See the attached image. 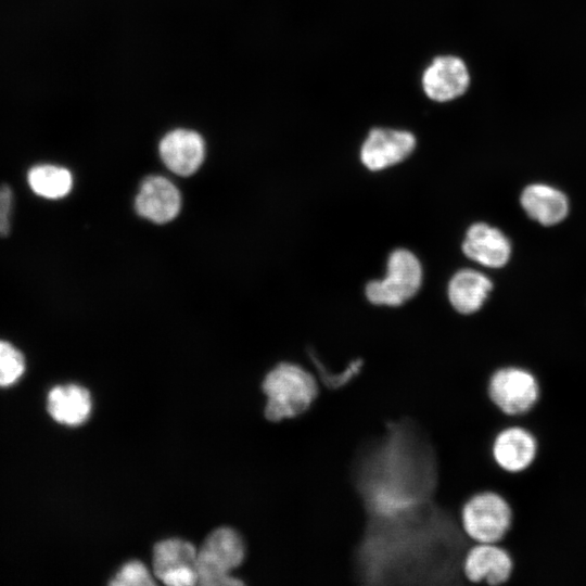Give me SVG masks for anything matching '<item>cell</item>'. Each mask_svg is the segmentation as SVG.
I'll use <instances>...</instances> for the list:
<instances>
[{"label": "cell", "instance_id": "6da1fadb", "mask_svg": "<svg viewBox=\"0 0 586 586\" xmlns=\"http://www.w3.org/2000/svg\"><path fill=\"white\" fill-rule=\"evenodd\" d=\"M264 416L272 423H281L304 415L320 392L316 375L306 367L282 361L270 369L263 382Z\"/></svg>", "mask_w": 586, "mask_h": 586}, {"label": "cell", "instance_id": "7a4b0ae2", "mask_svg": "<svg viewBox=\"0 0 586 586\" xmlns=\"http://www.w3.org/2000/svg\"><path fill=\"white\" fill-rule=\"evenodd\" d=\"M459 523L471 543H500L512 527L513 510L502 494L484 488L462 502Z\"/></svg>", "mask_w": 586, "mask_h": 586}, {"label": "cell", "instance_id": "3957f363", "mask_svg": "<svg viewBox=\"0 0 586 586\" xmlns=\"http://www.w3.org/2000/svg\"><path fill=\"white\" fill-rule=\"evenodd\" d=\"M245 557L242 537L230 527H218L202 543L196 553L198 584L233 586L243 582L230 575Z\"/></svg>", "mask_w": 586, "mask_h": 586}, {"label": "cell", "instance_id": "277c9868", "mask_svg": "<svg viewBox=\"0 0 586 586\" xmlns=\"http://www.w3.org/2000/svg\"><path fill=\"white\" fill-rule=\"evenodd\" d=\"M486 397L502 415L523 416L540 398V384L533 372L517 366L496 369L486 381Z\"/></svg>", "mask_w": 586, "mask_h": 586}, {"label": "cell", "instance_id": "5b68a950", "mask_svg": "<svg viewBox=\"0 0 586 586\" xmlns=\"http://www.w3.org/2000/svg\"><path fill=\"white\" fill-rule=\"evenodd\" d=\"M422 268L419 259L408 250H395L388 257L384 279L370 281L366 296L374 305L399 306L420 289Z\"/></svg>", "mask_w": 586, "mask_h": 586}, {"label": "cell", "instance_id": "8992f818", "mask_svg": "<svg viewBox=\"0 0 586 586\" xmlns=\"http://www.w3.org/2000/svg\"><path fill=\"white\" fill-rule=\"evenodd\" d=\"M461 569L468 583L498 586L510 579L514 562L500 543H472L463 555Z\"/></svg>", "mask_w": 586, "mask_h": 586}, {"label": "cell", "instance_id": "52a82bcc", "mask_svg": "<svg viewBox=\"0 0 586 586\" xmlns=\"http://www.w3.org/2000/svg\"><path fill=\"white\" fill-rule=\"evenodd\" d=\"M538 442L528 429L508 425L491 440L489 456L495 466L506 473L526 471L536 460Z\"/></svg>", "mask_w": 586, "mask_h": 586}, {"label": "cell", "instance_id": "ba28073f", "mask_svg": "<svg viewBox=\"0 0 586 586\" xmlns=\"http://www.w3.org/2000/svg\"><path fill=\"white\" fill-rule=\"evenodd\" d=\"M195 547L183 539L168 538L153 549V572L163 584L192 586L198 584Z\"/></svg>", "mask_w": 586, "mask_h": 586}, {"label": "cell", "instance_id": "9c48e42d", "mask_svg": "<svg viewBox=\"0 0 586 586\" xmlns=\"http://www.w3.org/2000/svg\"><path fill=\"white\" fill-rule=\"evenodd\" d=\"M416 146L415 136L406 130L374 128L360 150V160L370 170H381L407 158Z\"/></svg>", "mask_w": 586, "mask_h": 586}, {"label": "cell", "instance_id": "30bf717a", "mask_svg": "<svg viewBox=\"0 0 586 586\" xmlns=\"http://www.w3.org/2000/svg\"><path fill=\"white\" fill-rule=\"evenodd\" d=\"M470 84L464 62L453 55L437 56L422 76L425 94L434 101L446 102L462 95Z\"/></svg>", "mask_w": 586, "mask_h": 586}, {"label": "cell", "instance_id": "8fae6325", "mask_svg": "<svg viewBox=\"0 0 586 586\" xmlns=\"http://www.w3.org/2000/svg\"><path fill=\"white\" fill-rule=\"evenodd\" d=\"M135 205L140 216L165 224L178 215L181 196L171 181L161 176H151L142 182Z\"/></svg>", "mask_w": 586, "mask_h": 586}, {"label": "cell", "instance_id": "7c38bea8", "mask_svg": "<svg viewBox=\"0 0 586 586\" xmlns=\"http://www.w3.org/2000/svg\"><path fill=\"white\" fill-rule=\"evenodd\" d=\"M160 155L173 173L190 176L204 161L205 143L193 130L175 129L161 140Z\"/></svg>", "mask_w": 586, "mask_h": 586}, {"label": "cell", "instance_id": "4fadbf2b", "mask_svg": "<svg viewBox=\"0 0 586 586\" xmlns=\"http://www.w3.org/2000/svg\"><path fill=\"white\" fill-rule=\"evenodd\" d=\"M462 251L467 257L483 266L499 268L508 263L511 244L499 229L476 222L468 229Z\"/></svg>", "mask_w": 586, "mask_h": 586}, {"label": "cell", "instance_id": "5bb4252c", "mask_svg": "<svg viewBox=\"0 0 586 586\" xmlns=\"http://www.w3.org/2000/svg\"><path fill=\"white\" fill-rule=\"evenodd\" d=\"M47 408L56 422L77 426L90 417L91 395L87 388L77 384L58 385L48 394Z\"/></svg>", "mask_w": 586, "mask_h": 586}, {"label": "cell", "instance_id": "9a60e30c", "mask_svg": "<svg viewBox=\"0 0 586 586\" xmlns=\"http://www.w3.org/2000/svg\"><path fill=\"white\" fill-rule=\"evenodd\" d=\"M520 203L528 217L543 226L559 224L569 213L565 194L548 184L527 186L521 193Z\"/></svg>", "mask_w": 586, "mask_h": 586}, {"label": "cell", "instance_id": "2e32d148", "mask_svg": "<svg viewBox=\"0 0 586 586\" xmlns=\"http://www.w3.org/2000/svg\"><path fill=\"white\" fill-rule=\"evenodd\" d=\"M492 288V281L482 272L473 269H462L450 279L448 297L458 313L468 315L482 307Z\"/></svg>", "mask_w": 586, "mask_h": 586}, {"label": "cell", "instance_id": "e0dca14e", "mask_svg": "<svg viewBox=\"0 0 586 586\" xmlns=\"http://www.w3.org/2000/svg\"><path fill=\"white\" fill-rule=\"evenodd\" d=\"M27 178L31 190L47 199L65 196L73 186L72 174L55 165H37L29 170Z\"/></svg>", "mask_w": 586, "mask_h": 586}, {"label": "cell", "instance_id": "ac0fdd59", "mask_svg": "<svg viewBox=\"0 0 586 586\" xmlns=\"http://www.w3.org/2000/svg\"><path fill=\"white\" fill-rule=\"evenodd\" d=\"M25 371L23 354L9 342L0 341V386L16 383Z\"/></svg>", "mask_w": 586, "mask_h": 586}, {"label": "cell", "instance_id": "d6986e66", "mask_svg": "<svg viewBox=\"0 0 586 586\" xmlns=\"http://www.w3.org/2000/svg\"><path fill=\"white\" fill-rule=\"evenodd\" d=\"M154 584V579L146 566L138 560L125 563L110 582V585L114 586H146Z\"/></svg>", "mask_w": 586, "mask_h": 586}, {"label": "cell", "instance_id": "ffe728a7", "mask_svg": "<svg viewBox=\"0 0 586 586\" xmlns=\"http://www.w3.org/2000/svg\"><path fill=\"white\" fill-rule=\"evenodd\" d=\"M13 206V194L8 186H0V237L10 231V220Z\"/></svg>", "mask_w": 586, "mask_h": 586}]
</instances>
